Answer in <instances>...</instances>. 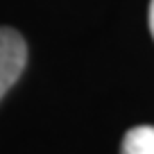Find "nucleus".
<instances>
[{
	"mask_svg": "<svg viewBox=\"0 0 154 154\" xmlns=\"http://www.w3.org/2000/svg\"><path fill=\"white\" fill-rule=\"evenodd\" d=\"M27 63V43L16 29L0 27V100L14 86Z\"/></svg>",
	"mask_w": 154,
	"mask_h": 154,
	"instance_id": "obj_1",
	"label": "nucleus"
},
{
	"mask_svg": "<svg viewBox=\"0 0 154 154\" xmlns=\"http://www.w3.org/2000/svg\"><path fill=\"white\" fill-rule=\"evenodd\" d=\"M120 154H154V127L152 125L131 127L122 138Z\"/></svg>",
	"mask_w": 154,
	"mask_h": 154,
	"instance_id": "obj_2",
	"label": "nucleus"
},
{
	"mask_svg": "<svg viewBox=\"0 0 154 154\" xmlns=\"http://www.w3.org/2000/svg\"><path fill=\"white\" fill-rule=\"evenodd\" d=\"M149 32H152V36H154V0L149 2Z\"/></svg>",
	"mask_w": 154,
	"mask_h": 154,
	"instance_id": "obj_3",
	"label": "nucleus"
}]
</instances>
